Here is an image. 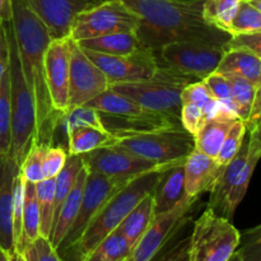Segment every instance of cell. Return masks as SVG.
<instances>
[{
	"instance_id": "obj_1",
	"label": "cell",
	"mask_w": 261,
	"mask_h": 261,
	"mask_svg": "<svg viewBox=\"0 0 261 261\" xmlns=\"http://www.w3.org/2000/svg\"><path fill=\"white\" fill-rule=\"evenodd\" d=\"M139 18L137 35L152 51L168 43L191 42L226 47L232 35L206 22L204 0H122Z\"/></svg>"
},
{
	"instance_id": "obj_2",
	"label": "cell",
	"mask_w": 261,
	"mask_h": 261,
	"mask_svg": "<svg viewBox=\"0 0 261 261\" xmlns=\"http://www.w3.org/2000/svg\"><path fill=\"white\" fill-rule=\"evenodd\" d=\"M10 25L14 33L25 83L36 110V138L40 144L51 147L61 117L51 105L46 83L45 54L51 42L47 27L27 0H10Z\"/></svg>"
},
{
	"instance_id": "obj_3",
	"label": "cell",
	"mask_w": 261,
	"mask_h": 261,
	"mask_svg": "<svg viewBox=\"0 0 261 261\" xmlns=\"http://www.w3.org/2000/svg\"><path fill=\"white\" fill-rule=\"evenodd\" d=\"M171 165L137 176L129 184H126L121 190L111 196V199L94 216L79 241L71 250L75 254L78 261L83 260L105 237L115 231L121 224L125 217L145 195L154 191L161 175Z\"/></svg>"
},
{
	"instance_id": "obj_4",
	"label": "cell",
	"mask_w": 261,
	"mask_h": 261,
	"mask_svg": "<svg viewBox=\"0 0 261 261\" xmlns=\"http://www.w3.org/2000/svg\"><path fill=\"white\" fill-rule=\"evenodd\" d=\"M194 82H198V79L160 65L150 78L112 83L110 89L127 97L147 111L165 115L180 122L181 93L186 86Z\"/></svg>"
},
{
	"instance_id": "obj_5",
	"label": "cell",
	"mask_w": 261,
	"mask_h": 261,
	"mask_svg": "<svg viewBox=\"0 0 261 261\" xmlns=\"http://www.w3.org/2000/svg\"><path fill=\"white\" fill-rule=\"evenodd\" d=\"M10 60V103H12V143L9 155L20 167L36 138V110L32 94L25 83L19 54L10 22H7Z\"/></svg>"
},
{
	"instance_id": "obj_6",
	"label": "cell",
	"mask_w": 261,
	"mask_h": 261,
	"mask_svg": "<svg viewBox=\"0 0 261 261\" xmlns=\"http://www.w3.org/2000/svg\"><path fill=\"white\" fill-rule=\"evenodd\" d=\"M114 135V134H112ZM115 145L158 165L185 161L195 149L194 135L184 127L115 135Z\"/></svg>"
},
{
	"instance_id": "obj_7",
	"label": "cell",
	"mask_w": 261,
	"mask_h": 261,
	"mask_svg": "<svg viewBox=\"0 0 261 261\" xmlns=\"http://www.w3.org/2000/svg\"><path fill=\"white\" fill-rule=\"evenodd\" d=\"M241 233L229 219L206 208L194 223L189 241L190 261H229L240 245Z\"/></svg>"
},
{
	"instance_id": "obj_8",
	"label": "cell",
	"mask_w": 261,
	"mask_h": 261,
	"mask_svg": "<svg viewBox=\"0 0 261 261\" xmlns=\"http://www.w3.org/2000/svg\"><path fill=\"white\" fill-rule=\"evenodd\" d=\"M138 27L139 18L122 0H105L76 14L68 38L79 42L110 33L132 32Z\"/></svg>"
},
{
	"instance_id": "obj_9",
	"label": "cell",
	"mask_w": 261,
	"mask_h": 261,
	"mask_svg": "<svg viewBox=\"0 0 261 261\" xmlns=\"http://www.w3.org/2000/svg\"><path fill=\"white\" fill-rule=\"evenodd\" d=\"M132 180L121 177H109V176L101 175V173L88 172L78 216L64 241L61 242L60 247L58 249L59 255L66 254L73 250L88 224L91 223L94 216L101 211L102 206L111 199L112 195L121 190Z\"/></svg>"
},
{
	"instance_id": "obj_10",
	"label": "cell",
	"mask_w": 261,
	"mask_h": 261,
	"mask_svg": "<svg viewBox=\"0 0 261 261\" xmlns=\"http://www.w3.org/2000/svg\"><path fill=\"white\" fill-rule=\"evenodd\" d=\"M195 201L196 199L186 198L171 211L154 216L126 261H154L157 259L188 221V214Z\"/></svg>"
},
{
	"instance_id": "obj_11",
	"label": "cell",
	"mask_w": 261,
	"mask_h": 261,
	"mask_svg": "<svg viewBox=\"0 0 261 261\" xmlns=\"http://www.w3.org/2000/svg\"><path fill=\"white\" fill-rule=\"evenodd\" d=\"M226 50V47L218 46L175 42L165 45L158 51L165 66L193 76L198 81H204L206 76L217 71Z\"/></svg>"
},
{
	"instance_id": "obj_12",
	"label": "cell",
	"mask_w": 261,
	"mask_h": 261,
	"mask_svg": "<svg viewBox=\"0 0 261 261\" xmlns=\"http://www.w3.org/2000/svg\"><path fill=\"white\" fill-rule=\"evenodd\" d=\"M69 110L84 106L110 88L103 71L87 56L76 41L69 38Z\"/></svg>"
},
{
	"instance_id": "obj_13",
	"label": "cell",
	"mask_w": 261,
	"mask_h": 261,
	"mask_svg": "<svg viewBox=\"0 0 261 261\" xmlns=\"http://www.w3.org/2000/svg\"><path fill=\"white\" fill-rule=\"evenodd\" d=\"M81 155L84 167L88 170V172L101 173L109 177L130 178V180L145 172L171 165V163L158 165L150 162L115 144L98 148Z\"/></svg>"
},
{
	"instance_id": "obj_14",
	"label": "cell",
	"mask_w": 261,
	"mask_h": 261,
	"mask_svg": "<svg viewBox=\"0 0 261 261\" xmlns=\"http://www.w3.org/2000/svg\"><path fill=\"white\" fill-rule=\"evenodd\" d=\"M83 50L87 56L103 71L110 84L127 83L150 78L154 75L160 66L154 51L149 48H143L130 55H107L86 48Z\"/></svg>"
},
{
	"instance_id": "obj_15",
	"label": "cell",
	"mask_w": 261,
	"mask_h": 261,
	"mask_svg": "<svg viewBox=\"0 0 261 261\" xmlns=\"http://www.w3.org/2000/svg\"><path fill=\"white\" fill-rule=\"evenodd\" d=\"M69 38L51 40L45 54L46 83L51 105L61 119L69 111Z\"/></svg>"
},
{
	"instance_id": "obj_16",
	"label": "cell",
	"mask_w": 261,
	"mask_h": 261,
	"mask_svg": "<svg viewBox=\"0 0 261 261\" xmlns=\"http://www.w3.org/2000/svg\"><path fill=\"white\" fill-rule=\"evenodd\" d=\"M36 14L47 27L53 40L69 37L71 23L82 10L98 0H27Z\"/></svg>"
},
{
	"instance_id": "obj_17",
	"label": "cell",
	"mask_w": 261,
	"mask_h": 261,
	"mask_svg": "<svg viewBox=\"0 0 261 261\" xmlns=\"http://www.w3.org/2000/svg\"><path fill=\"white\" fill-rule=\"evenodd\" d=\"M184 167L186 195L198 199L201 194L213 191L226 166L219 165L216 158L194 149L185 160Z\"/></svg>"
},
{
	"instance_id": "obj_18",
	"label": "cell",
	"mask_w": 261,
	"mask_h": 261,
	"mask_svg": "<svg viewBox=\"0 0 261 261\" xmlns=\"http://www.w3.org/2000/svg\"><path fill=\"white\" fill-rule=\"evenodd\" d=\"M19 166L9 154L0 155V247L9 254L15 250L13 229V186Z\"/></svg>"
},
{
	"instance_id": "obj_19",
	"label": "cell",
	"mask_w": 261,
	"mask_h": 261,
	"mask_svg": "<svg viewBox=\"0 0 261 261\" xmlns=\"http://www.w3.org/2000/svg\"><path fill=\"white\" fill-rule=\"evenodd\" d=\"M185 161L173 163L161 175L154 191V216L166 213L189 198L185 191Z\"/></svg>"
},
{
	"instance_id": "obj_20",
	"label": "cell",
	"mask_w": 261,
	"mask_h": 261,
	"mask_svg": "<svg viewBox=\"0 0 261 261\" xmlns=\"http://www.w3.org/2000/svg\"><path fill=\"white\" fill-rule=\"evenodd\" d=\"M101 120L105 129L114 135L182 127L181 122L165 115L154 114L150 111H145L144 114L137 116H110V115L101 114Z\"/></svg>"
},
{
	"instance_id": "obj_21",
	"label": "cell",
	"mask_w": 261,
	"mask_h": 261,
	"mask_svg": "<svg viewBox=\"0 0 261 261\" xmlns=\"http://www.w3.org/2000/svg\"><path fill=\"white\" fill-rule=\"evenodd\" d=\"M239 117L233 111L221 106L219 111L213 117L206 120L203 127L194 137L195 149L209 157L217 158L229 127Z\"/></svg>"
},
{
	"instance_id": "obj_22",
	"label": "cell",
	"mask_w": 261,
	"mask_h": 261,
	"mask_svg": "<svg viewBox=\"0 0 261 261\" xmlns=\"http://www.w3.org/2000/svg\"><path fill=\"white\" fill-rule=\"evenodd\" d=\"M87 176H88V170L86 167H83L81 172H79L78 177H76L73 189L70 190L69 195L66 196L64 203L61 204L58 214L54 218L53 228H51V233L48 240H50V242L56 250L60 247L61 242L64 241L65 236L68 234L69 229L73 226L76 216H78Z\"/></svg>"
},
{
	"instance_id": "obj_23",
	"label": "cell",
	"mask_w": 261,
	"mask_h": 261,
	"mask_svg": "<svg viewBox=\"0 0 261 261\" xmlns=\"http://www.w3.org/2000/svg\"><path fill=\"white\" fill-rule=\"evenodd\" d=\"M247 155H249V139L244 140L237 154L224 167L221 178H219L216 188L211 193L212 195L208 208L216 212L218 216L223 217V218H226L227 203H228L229 194H231L232 189H233L234 184H236L237 178H239L242 167L246 163Z\"/></svg>"
},
{
	"instance_id": "obj_24",
	"label": "cell",
	"mask_w": 261,
	"mask_h": 261,
	"mask_svg": "<svg viewBox=\"0 0 261 261\" xmlns=\"http://www.w3.org/2000/svg\"><path fill=\"white\" fill-rule=\"evenodd\" d=\"M81 47L107 55H130L137 51L147 48L137 35V31L132 32H116L89 40L79 41Z\"/></svg>"
},
{
	"instance_id": "obj_25",
	"label": "cell",
	"mask_w": 261,
	"mask_h": 261,
	"mask_svg": "<svg viewBox=\"0 0 261 261\" xmlns=\"http://www.w3.org/2000/svg\"><path fill=\"white\" fill-rule=\"evenodd\" d=\"M217 71L237 74L256 87L261 75V59L245 48H227Z\"/></svg>"
},
{
	"instance_id": "obj_26",
	"label": "cell",
	"mask_w": 261,
	"mask_h": 261,
	"mask_svg": "<svg viewBox=\"0 0 261 261\" xmlns=\"http://www.w3.org/2000/svg\"><path fill=\"white\" fill-rule=\"evenodd\" d=\"M68 137V154L81 155L102 147L114 145L116 142L115 135L106 129L98 127H76L66 133Z\"/></svg>"
},
{
	"instance_id": "obj_27",
	"label": "cell",
	"mask_w": 261,
	"mask_h": 261,
	"mask_svg": "<svg viewBox=\"0 0 261 261\" xmlns=\"http://www.w3.org/2000/svg\"><path fill=\"white\" fill-rule=\"evenodd\" d=\"M153 218H154V200H153L152 193L145 195L133 208V211L125 217L121 224L117 227V229L126 237V240L133 246H135L143 233L147 231Z\"/></svg>"
},
{
	"instance_id": "obj_28",
	"label": "cell",
	"mask_w": 261,
	"mask_h": 261,
	"mask_svg": "<svg viewBox=\"0 0 261 261\" xmlns=\"http://www.w3.org/2000/svg\"><path fill=\"white\" fill-rule=\"evenodd\" d=\"M261 158V144L256 140L249 138V155H247V161L245 166L242 167L241 172H240L239 178H237L236 184H234L233 189H232L231 194H229L228 203H227V212L226 218L231 221L234 216L237 206L241 204L244 200L245 195L249 189L250 181H251L252 173H254L255 167H256L257 162Z\"/></svg>"
},
{
	"instance_id": "obj_29",
	"label": "cell",
	"mask_w": 261,
	"mask_h": 261,
	"mask_svg": "<svg viewBox=\"0 0 261 261\" xmlns=\"http://www.w3.org/2000/svg\"><path fill=\"white\" fill-rule=\"evenodd\" d=\"M41 236L40 211H38L37 196L35 184L25 182L24 186V208L22 217V234L15 250L22 252L28 245Z\"/></svg>"
},
{
	"instance_id": "obj_30",
	"label": "cell",
	"mask_w": 261,
	"mask_h": 261,
	"mask_svg": "<svg viewBox=\"0 0 261 261\" xmlns=\"http://www.w3.org/2000/svg\"><path fill=\"white\" fill-rule=\"evenodd\" d=\"M87 106L110 116H137L147 111L134 101L110 88L88 102Z\"/></svg>"
},
{
	"instance_id": "obj_31",
	"label": "cell",
	"mask_w": 261,
	"mask_h": 261,
	"mask_svg": "<svg viewBox=\"0 0 261 261\" xmlns=\"http://www.w3.org/2000/svg\"><path fill=\"white\" fill-rule=\"evenodd\" d=\"M133 249L134 246L116 228L105 237L84 259L92 261H126Z\"/></svg>"
},
{
	"instance_id": "obj_32",
	"label": "cell",
	"mask_w": 261,
	"mask_h": 261,
	"mask_svg": "<svg viewBox=\"0 0 261 261\" xmlns=\"http://www.w3.org/2000/svg\"><path fill=\"white\" fill-rule=\"evenodd\" d=\"M224 76H226L229 86H231L234 112H236L237 117L240 120L247 122L250 119L252 106H254L256 87L252 83H250L247 79L242 78V76L237 75V74L226 73Z\"/></svg>"
},
{
	"instance_id": "obj_33",
	"label": "cell",
	"mask_w": 261,
	"mask_h": 261,
	"mask_svg": "<svg viewBox=\"0 0 261 261\" xmlns=\"http://www.w3.org/2000/svg\"><path fill=\"white\" fill-rule=\"evenodd\" d=\"M35 188L40 211L41 236L48 239L55 212V178H43L38 184H35Z\"/></svg>"
},
{
	"instance_id": "obj_34",
	"label": "cell",
	"mask_w": 261,
	"mask_h": 261,
	"mask_svg": "<svg viewBox=\"0 0 261 261\" xmlns=\"http://www.w3.org/2000/svg\"><path fill=\"white\" fill-rule=\"evenodd\" d=\"M83 167L84 163L82 160V155H68L65 166L55 177V212H54V218L58 214L61 204L64 203L66 196L73 189L76 177H78L79 172Z\"/></svg>"
},
{
	"instance_id": "obj_35",
	"label": "cell",
	"mask_w": 261,
	"mask_h": 261,
	"mask_svg": "<svg viewBox=\"0 0 261 261\" xmlns=\"http://www.w3.org/2000/svg\"><path fill=\"white\" fill-rule=\"evenodd\" d=\"M12 143V103L9 69L0 84V155H8Z\"/></svg>"
},
{
	"instance_id": "obj_36",
	"label": "cell",
	"mask_w": 261,
	"mask_h": 261,
	"mask_svg": "<svg viewBox=\"0 0 261 261\" xmlns=\"http://www.w3.org/2000/svg\"><path fill=\"white\" fill-rule=\"evenodd\" d=\"M240 3L241 0H204V18L211 24L228 32Z\"/></svg>"
},
{
	"instance_id": "obj_37",
	"label": "cell",
	"mask_w": 261,
	"mask_h": 261,
	"mask_svg": "<svg viewBox=\"0 0 261 261\" xmlns=\"http://www.w3.org/2000/svg\"><path fill=\"white\" fill-rule=\"evenodd\" d=\"M182 102H189L200 107L206 115V119L213 117L222 106L203 81L194 82L184 88L181 93V103Z\"/></svg>"
},
{
	"instance_id": "obj_38",
	"label": "cell",
	"mask_w": 261,
	"mask_h": 261,
	"mask_svg": "<svg viewBox=\"0 0 261 261\" xmlns=\"http://www.w3.org/2000/svg\"><path fill=\"white\" fill-rule=\"evenodd\" d=\"M261 31V12L249 0H241L236 17L233 18L228 32L233 35H245Z\"/></svg>"
},
{
	"instance_id": "obj_39",
	"label": "cell",
	"mask_w": 261,
	"mask_h": 261,
	"mask_svg": "<svg viewBox=\"0 0 261 261\" xmlns=\"http://www.w3.org/2000/svg\"><path fill=\"white\" fill-rule=\"evenodd\" d=\"M47 148V145L40 144L37 140L33 139L30 150H28L27 155L24 157L19 167L20 175L23 176L25 182L38 184L45 178L42 171V162Z\"/></svg>"
},
{
	"instance_id": "obj_40",
	"label": "cell",
	"mask_w": 261,
	"mask_h": 261,
	"mask_svg": "<svg viewBox=\"0 0 261 261\" xmlns=\"http://www.w3.org/2000/svg\"><path fill=\"white\" fill-rule=\"evenodd\" d=\"M247 132V125L246 122L242 120L237 119L236 121L232 124L229 127L228 133H227L226 138L223 140L221 149H219L218 155L216 160L218 161L219 165L227 166L232 161V158L237 154V152L241 148L242 143L245 140V135Z\"/></svg>"
},
{
	"instance_id": "obj_41",
	"label": "cell",
	"mask_w": 261,
	"mask_h": 261,
	"mask_svg": "<svg viewBox=\"0 0 261 261\" xmlns=\"http://www.w3.org/2000/svg\"><path fill=\"white\" fill-rule=\"evenodd\" d=\"M61 121L65 125L66 133L70 130L76 129V127H98V129H105L101 120V114L97 110L87 106H78L69 110L63 116Z\"/></svg>"
},
{
	"instance_id": "obj_42",
	"label": "cell",
	"mask_w": 261,
	"mask_h": 261,
	"mask_svg": "<svg viewBox=\"0 0 261 261\" xmlns=\"http://www.w3.org/2000/svg\"><path fill=\"white\" fill-rule=\"evenodd\" d=\"M236 255L241 261H261V224L242 232Z\"/></svg>"
},
{
	"instance_id": "obj_43",
	"label": "cell",
	"mask_w": 261,
	"mask_h": 261,
	"mask_svg": "<svg viewBox=\"0 0 261 261\" xmlns=\"http://www.w3.org/2000/svg\"><path fill=\"white\" fill-rule=\"evenodd\" d=\"M203 82L208 86V88L211 89L213 96L216 97V99L222 105V106L227 107V109L234 112L231 86H229L228 81H227V78L224 76V74L219 73V71H214L213 74L206 76ZM234 114H236V112H234Z\"/></svg>"
},
{
	"instance_id": "obj_44",
	"label": "cell",
	"mask_w": 261,
	"mask_h": 261,
	"mask_svg": "<svg viewBox=\"0 0 261 261\" xmlns=\"http://www.w3.org/2000/svg\"><path fill=\"white\" fill-rule=\"evenodd\" d=\"M27 261H63L50 240L40 236L22 251Z\"/></svg>"
},
{
	"instance_id": "obj_45",
	"label": "cell",
	"mask_w": 261,
	"mask_h": 261,
	"mask_svg": "<svg viewBox=\"0 0 261 261\" xmlns=\"http://www.w3.org/2000/svg\"><path fill=\"white\" fill-rule=\"evenodd\" d=\"M206 120H208L206 119V115L204 114V111L200 107L194 103H189V102H182V105H181L180 122L181 126L186 132L195 137L199 130L205 124Z\"/></svg>"
},
{
	"instance_id": "obj_46",
	"label": "cell",
	"mask_w": 261,
	"mask_h": 261,
	"mask_svg": "<svg viewBox=\"0 0 261 261\" xmlns=\"http://www.w3.org/2000/svg\"><path fill=\"white\" fill-rule=\"evenodd\" d=\"M68 152L63 148L48 147L42 162V171L45 178H55L59 175L68 160Z\"/></svg>"
},
{
	"instance_id": "obj_47",
	"label": "cell",
	"mask_w": 261,
	"mask_h": 261,
	"mask_svg": "<svg viewBox=\"0 0 261 261\" xmlns=\"http://www.w3.org/2000/svg\"><path fill=\"white\" fill-rule=\"evenodd\" d=\"M227 48H245L261 59V33L233 35L227 45Z\"/></svg>"
},
{
	"instance_id": "obj_48",
	"label": "cell",
	"mask_w": 261,
	"mask_h": 261,
	"mask_svg": "<svg viewBox=\"0 0 261 261\" xmlns=\"http://www.w3.org/2000/svg\"><path fill=\"white\" fill-rule=\"evenodd\" d=\"M189 241L190 234L176 242L171 247H166L154 261H190L189 259Z\"/></svg>"
},
{
	"instance_id": "obj_49",
	"label": "cell",
	"mask_w": 261,
	"mask_h": 261,
	"mask_svg": "<svg viewBox=\"0 0 261 261\" xmlns=\"http://www.w3.org/2000/svg\"><path fill=\"white\" fill-rule=\"evenodd\" d=\"M9 60L10 48L9 40H8L7 22L5 20H0V84H2L5 73L9 69Z\"/></svg>"
},
{
	"instance_id": "obj_50",
	"label": "cell",
	"mask_w": 261,
	"mask_h": 261,
	"mask_svg": "<svg viewBox=\"0 0 261 261\" xmlns=\"http://www.w3.org/2000/svg\"><path fill=\"white\" fill-rule=\"evenodd\" d=\"M261 116V75L259 79V83L256 86V92H255V99H254V106H252L251 114H250L249 121L246 122L247 127L250 125L254 124L257 119Z\"/></svg>"
},
{
	"instance_id": "obj_51",
	"label": "cell",
	"mask_w": 261,
	"mask_h": 261,
	"mask_svg": "<svg viewBox=\"0 0 261 261\" xmlns=\"http://www.w3.org/2000/svg\"><path fill=\"white\" fill-rule=\"evenodd\" d=\"M247 129H250V138L261 144V116L252 125H250Z\"/></svg>"
},
{
	"instance_id": "obj_52",
	"label": "cell",
	"mask_w": 261,
	"mask_h": 261,
	"mask_svg": "<svg viewBox=\"0 0 261 261\" xmlns=\"http://www.w3.org/2000/svg\"><path fill=\"white\" fill-rule=\"evenodd\" d=\"M0 20H10V0H0Z\"/></svg>"
},
{
	"instance_id": "obj_53",
	"label": "cell",
	"mask_w": 261,
	"mask_h": 261,
	"mask_svg": "<svg viewBox=\"0 0 261 261\" xmlns=\"http://www.w3.org/2000/svg\"><path fill=\"white\" fill-rule=\"evenodd\" d=\"M8 261H27V260H25L24 255H23L22 252L14 250V251L9 252V260Z\"/></svg>"
},
{
	"instance_id": "obj_54",
	"label": "cell",
	"mask_w": 261,
	"mask_h": 261,
	"mask_svg": "<svg viewBox=\"0 0 261 261\" xmlns=\"http://www.w3.org/2000/svg\"><path fill=\"white\" fill-rule=\"evenodd\" d=\"M8 260H9V254L0 247V261H8Z\"/></svg>"
},
{
	"instance_id": "obj_55",
	"label": "cell",
	"mask_w": 261,
	"mask_h": 261,
	"mask_svg": "<svg viewBox=\"0 0 261 261\" xmlns=\"http://www.w3.org/2000/svg\"><path fill=\"white\" fill-rule=\"evenodd\" d=\"M249 2L261 12V0H249Z\"/></svg>"
},
{
	"instance_id": "obj_56",
	"label": "cell",
	"mask_w": 261,
	"mask_h": 261,
	"mask_svg": "<svg viewBox=\"0 0 261 261\" xmlns=\"http://www.w3.org/2000/svg\"><path fill=\"white\" fill-rule=\"evenodd\" d=\"M82 261H92V260H88V259H83Z\"/></svg>"
}]
</instances>
